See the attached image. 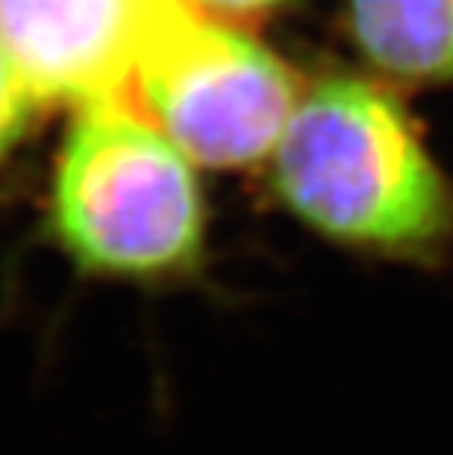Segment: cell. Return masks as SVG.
I'll list each match as a JSON object with an SVG mask.
<instances>
[{
	"mask_svg": "<svg viewBox=\"0 0 453 455\" xmlns=\"http://www.w3.org/2000/svg\"><path fill=\"white\" fill-rule=\"evenodd\" d=\"M189 4H195L198 9H204V12L215 18H224V21L245 24L250 18H265L277 12L288 0H189Z\"/></svg>",
	"mask_w": 453,
	"mask_h": 455,
	"instance_id": "52a82bcc",
	"label": "cell"
},
{
	"mask_svg": "<svg viewBox=\"0 0 453 455\" xmlns=\"http://www.w3.org/2000/svg\"><path fill=\"white\" fill-rule=\"evenodd\" d=\"M53 229L98 274L153 276L186 265L206 229L195 162L139 103L80 106L56 159Z\"/></svg>",
	"mask_w": 453,
	"mask_h": 455,
	"instance_id": "7a4b0ae2",
	"label": "cell"
},
{
	"mask_svg": "<svg viewBox=\"0 0 453 455\" xmlns=\"http://www.w3.org/2000/svg\"><path fill=\"white\" fill-rule=\"evenodd\" d=\"M268 162L283 206L333 244L416 259L453 241V182L374 74L306 85Z\"/></svg>",
	"mask_w": 453,
	"mask_h": 455,
	"instance_id": "6da1fadb",
	"label": "cell"
},
{
	"mask_svg": "<svg viewBox=\"0 0 453 455\" xmlns=\"http://www.w3.org/2000/svg\"><path fill=\"white\" fill-rule=\"evenodd\" d=\"M157 0H0V47L38 106L127 98Z\"/></svg>",
	"mask_w": 453,
	"mask_h": 455,
	"instance_id": "277c9868",
	"label": "cell"
},
{
	"mask_svg": "<svg viewBox=\"0 0 453 455\" xmlns=\"http://www.w3.org/2000/svg\"><path fill=\"white\" fill-rule=\"evenodd\" d=\"M303 85L245 24L189 0H157L133 94L198 168H254L274 156Z\"/></svg>",
	"mask_w": 453,
	"mask_h": 455,
	"instance_id": "3957f363",
	"label": "cell"
},
{
	"mask_svg": "<svg viewBox=\"0 0 453 455\" xmlns=\"http://www.w3.org/2000/svg\"><path fill=\"white\" fill-rule=\"evenodd\" d=\"M36 109L38 100L33 98L30 85L24 83V76L0 47V162L21 141Z\"/></svg>",
	"mask_w": 453,
	"mask_h": 455,
	"instance_id": "8992f818",
	"label": "cell"
},
{
	"mask_svg": "<svg viewBox=\"0 0 453 455\" xmlns=\"http://www.w3.org/2000/svg\"><path fill=\"white\" fill-rule=\"evenodd\" d=\"M360 60L389 85H453V0H344Z\"/></svg>",
	"mask_w": 453,
	"mask_h": 455,
	"instance_id": "5b68a950",
	"label": "cell"
}]
</instances>
